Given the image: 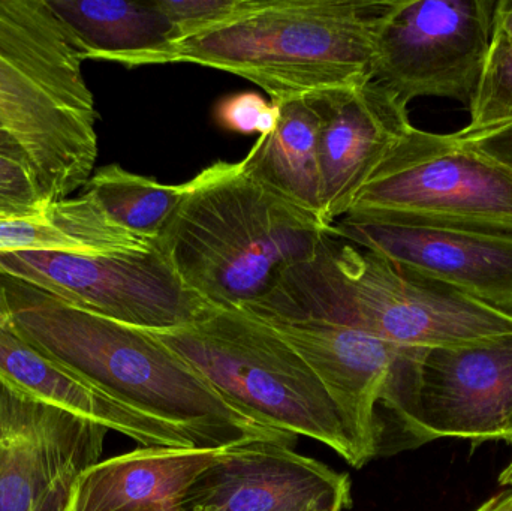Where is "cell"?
Returning <instances> with one entry per match:
<instances>
[{
  "label": "cell",
  "instance_id": "cell-25",
  "mask_svg": "<svg viewBox=\"0 0 512 511\" xmlns=\"http://www.w3.org/2000/svg\"><path fill=\"white\" fill-rule=\"evenodd\" d=\"M47 204L29 165L0 156V218L32 215Z\"/></svg>",
  "mask_w": 512,
  "mask_h": 511
},
{
  "label": "cell",
  "instance_id": "cell-34",
  "mask_svg": "<svg viewBox=\"0 0 512 511\" xmlns=\"http://www.w3.org/2000/svg\"><path fill=\"white\" fill-rule=\"evenodd\" d=\"M490 507H492V506H490ZM489 511H490V510H489Z\"/></svg>",
  "mask_w": 512,
  "mask_h": 511
},
{
  "label": "cell",
  "instance_id": "cell-7",
  "mask_svg": "<svg viewBox=\"0 0 512 511\" xmlns=\"http://www.w3.org/2000/svg\"><path fill=\"white\" fill-rule=\"evenodd\" d=\"M251 317L291 345L318 375L339 410L360 468L387 455V431L388 455L421 446L418 372L427 350L330 321Z\"/></svg>",
  "mask_w": 512,
  "mask_h": 511
},
{
  "label": "cell",
  "instance_id": "cell-16",
  "mask_svg": "<svg viewBox=\"0 0 512 511\" xmlns=\"http://www.w3.org/2000/svg\"><path fill=\"white\" fill-rule=\"evenodd\" d=\"M0 383L48 407L126 435L143 447L207 449L191 432L132 410L77 372L48 359L12 326H0Z\"/></svg>",
  "mask_w": 512,
  "mask_h": 511
},
{
  "label": "cell",
  "instance_id": "cell-26",
  "mask_svg": "<svg viewBox=\"0 0 512 511\" xmlns=\"http://www.w3.org/2000/svg\"><path fill=\"white\" fill-rule=\"evenodd\" d=\"M454 137L512 173V122L474 134L457 131Z\"/></svg>",
  "mask_w": 512,
  "mask_h": 511
},
{
  "label": "cell",
  "instance_id": "cell-1",
  "mask_svg": "<svg viewBox=\"0 0 512 511\" xmlns=\"http://www.w3.org/2000/svg\"><path fill=\"white\" fill-rule=\"evenodd\" d=\"M0 281L12 329L24 342L132 410L191 432L207 449L294 443V435L265 428L231 408L155 332L84 311L8 276Z\"/></svg>",
  "mask_w": 512,
  "mask_h": 511
},
{
  "label": "cell",
  "instance_id": "cell-21",
  "mask_svg": "<svg viewBox=\"0 0 512 511\" xmlns=\"http://www.w3.org/2000/svg\"><path fill=\"white\" fill-rule=\"evenodd\" d=\"M83 191L90 192L120 227L155 242L179 207L185 183L164 185L153 177L110 164L93 171Z\"/></svg>",
  "mask_w": 512,
  "mask_h": 511
},
{
  "label": "cell",
  "instance_id": "cell-10",
  "mask_svg": "<svg viewBox=\"0 0 512 511\" xmlns=\"http://www.w3.org/2000/svg\"><path fill=\"white\" fill-rule=\"evenodd\" d=\"M0 276L150 332L185 329L216 309L186 287L158 242L146 251L129 254L0 255Z\"/></svg>",
  "mask_w": 512,
  "mask_h": 511
},
{
  "label": "cell",
  "instance_id": "cell-11",
  "mask_svg": "<svg viewBox=\"0 0 512 511\" xmlns=\"http://www.w3.org/2000/svg\"><path fill=\"white\" fill-rule=\"evenodd\" d=\"M351 480L282 441L231 447L195 477L176 511H343Z\"/></svg>",
  "mask_w": 512,
  "mask_h": 511
},
{
  "label": "cell",
  "instance_id": "cell-3",
  "mask_svg": "<svg viewBox=\"0 0 512 511\" xmlns=\"http://www.w3.org/2000/svg\"><path fill=\"white\" fill-rule=\"evenodd\" d=\"M242 311L330 321L423 350L478 347L512 335L511 312L331 236L267 299Z\"/></svg>",
  "mask_w": 512,
  "mask_h": 511
},
{
  "label": "cell",
  "instance_id": "cell-5",
  "mask_svg": "<svg viewBox=\"0 0 512 511\" xmlns=\"http://www.w3.org/2000/svg\"><path fill=\"white\" fill-rule=\"evenodd\" d=\"M83 62L47 0H0V125L48 203L84 188L98 158Z\"/></svg>",
  "mask_w": 512,
  "mask_h": 511
},
{
  "label": "cell",
  "instance_id": "cell-19",
  "mask_svg": "<svg viewBox=\"0 0 512 511\" xmlns=\"http://www.w3.org/2000/svg\"><path fill=\"white\" fill-rule=\"evenodd\" d=\"M273 104L279 108L276 128L256 140L242 159L243 165L259 182L328 225L322 200V113L318 98L303 96Z\"/></svg>",
  "mask_w": 512,
  "mask_h": 511
},
{
  "label": "cell",
  "instance_id": "cell-23",
  "mask_svg": "<svg viewBox=\"0 0 512 511\" xmlns=\"http://www.w3.org/2000/svg\"><path fill=\"white\" fill-rule=\"evenodd\" d=\"M177 27L180 39L215 29L248 11L255 0H155ZM179 39V41H180Z\"/></svg>",
  "mask_w": 512,
  "mask_h": 511
},
{
  "label": "cell",
  "instance_id": "cell-27",
  "mask_svg": "<svg viewBox=\"0 0 512 511\" xmlns=\"http://www.w3.org/2000/svg\"><path fill=\"white\" fill-rule=\"evenodd\" d=\"M78 477L71 476L63 479L48 497L36 507L35 511H66L68 509L69 495H71L72 485Z\"/></svg>",
  "mask_w": 512,
  "mask_h": 511
},
{
  "label": "cell",
  "instance_id": "cell-13",
  "mask_svg": "<svg viewBox=\"0 0 512 511\" xmlns=\"http://www.w3.org/2000/svg\"><path fill=\"white\" fill-rule=\"evenodd\" d=\"M107 434L0 383V511H35L63 479L101 461Z\"/></svg>",
  "mask_w": 512,
  "mask_h": 511
},
{
  "label": "cell",
  "instance_id": "cell-29",
  "mask_svg": "<svg viewBox=\"0 0 512 511\" xmlns=\"http://www.w3.org/2000/svg\"><path fill=\"white\" fill-rule=\"evenodd\" d=\"M0 326H11V306H9L2 281H0Z\"/></svg>",
  "mask_w": 512,
  "mask_h": 511
},
{
  "label": "cell",
  "instance_id": "cell-22",
  "mask_svg": "<svg viewBox=\"0 0 512 511\" xmlns=\"http://www.w3.org/2000/svg\"><path fill=\"white\" fill-rule=\"evenodd\" d=\"M471 122L463 134L487 131L512 122V0H499L492 39L474 98Z\"/></svg>",
  "mask_w": 512,
  "mask_h": 511
},
{
  "label": "cell",
  "instance_id": "cell-14",
  "mask_svg": "<svg viewBox=\"0 0 512 511\" xmlns=\"http://www.w3.org/2000/svg\"><path fill=\"white\" fill-rule=\"evenodd\" d=\"M331 237L381 255L512 314V233L399 227L343 218Z\"/></svg>",
  "mask_w": 512,
  "mask_h": 511
},
{
  "label": "cell",
  "instance_id": "cell-9",
  "mask_svg": "<svg viewBox=\"0 0 512 511\" xmlns=\"http://www.w3.org/2000/svg\"><path fill=\"white\" fill-rule=\"evenodd\" d=\"M493 0H388L373 36L372 81L406 105L471 104L492 39Z\"/></svg>",
  "mask_w": 512,
  "mask_h": 511
},
{
  "label": "cell",
  "instance_id": "cell-18",
  "mask_svg": "<svg viewBox=\"0 0 512 511\" xmlns=\"http://www.w3.org/2000/svg\"><path fill=\"white\" fill-rule=\"evenodd\" d=\"M83 60L167 65L180 36L156 2L47 0Z\"/></svg>",
  "mask_w": 512,
  "mask_h": 511
},
{
  "label": "cell",
  "instance_id": "cell-6",
  "mask_svg": "<svg viewBox=\"0 0 512 511\" xmlns=\"http://www.w3.org/2000/svg\"><path fill=\"white\" fill-rule=\"evenodd\" d=\"M188 360L231 408L283 434L319 441L360 468L339 410L309 363L270 327L237 309L155 332Z\"/></svg>",
  "mask_w": 512,
  "mask_h": 511
},
{
  "label": "cell",
  "instance_id": "cell-24",
  "mask_svg": "<svg viewBox=\"0 0 512 511\" xmlns=\"http://www.w3.org/2000/svg\"><path fill=\"white\" fill-rule=\"evenodd\" d=\"M279 108L255 92H242L222 99L216 120L222 128L237 134H270L276 128Z\"/></svg>",
  "mask_w": 512,
  "mask_h": 511
},
{
  "label": "cell",
  "instance_id": "cell-33",
  "mask_svg": "<svg viewBox=\"0 0 512 511\" xmlns=\"http://www.w3.org/2000/svg\"><path fill=\"white\" fill-rule=\"evenodd\" d=\"M490 506H492V500L487 501V503H484L483 506L480 507V509L475 511H489Z\"/></svg>",
  "mask_w": 512,
  "mask_h": 511
},
{
  "label": "cell",
  "instance_id": "cell-4",
  "mask_svg": "<svg viewBox=\"0 0 512 511\" xmlns=\"http://www.w3.org/2000/svg\"><path fill=\"white\" fill-rule=\"evenodd\" d=\"M388 0H255L239 17L180 39L168 63L252 81L271 102L372 80L373 36Z\"/></svg>",
  "mask_w": 512,
  "mask_h": 511
},
{
  "label": "cell",
  "instance_id": "cell-17",
  "mask_svg": "<svg viewBox=\"0 0 512 511\" xmlns=\"http://www.w3.org/2000/svg\"><path fill=\"white\" fill-rule=\"evenodd\" d=\"M228 449L143 447L99 461L75 480L66 511H144L176 504Z\"/></svg>",
  "mask_w": 512,
  "mask_h": 511
},
{
  "label": "cell",
  "instance_id": "cell-20",
  "mask_svg": "<svg viewBox=\"0 0 512 511\" xmlns=\"http://www.w3.org/2000/svg\"><path fill=\"white\" fill-rule=\"evenodd\" d=\"M156 240L120 227L90 192L48 203L39 212L0 218V255L14 252L108 255L146 251Z\"/></svg>",
  "mask_w": 512,
  "mask_h": 511
},
{
  "label": "cell",
  "instance_id": "cell-15",
  "mask_svg": "<svg viewBox=\"0 0 512 511\" xmlns=\"http://www.w3.org/2000/svg\"><path fill=\"white\" fill-rule=\"evenodd\" d=\"M322 113L321 177L324 218H345L385 156L408 132V105L375 81L316 93Z\"/></svg>",
  "mask_w": 512,
  "mask_h": 511
},
{
  "label": "cell",
  "instance_id": "cell-8",
  "mask_svg": "<svg viewBox=\"0 0 512 511\" xmlns=\"http://www.w3.org/2000/svg\"><path fill=\"white\" fill-rule=\"evenodd\" d=\"M345 218L512 233V173L454 134L412 125L373 171Z\"/></svg>",
  "mask_w": 512,
  "mask_h": 511
},
{
  "label": "cell",
  "instance_id": "cell-28",
  "mask_svg": "<svg viewBox=\"0 0 512 511\" xmlns=\"http://www.w3.org/2000/svg\"><path fill=\"white\" fill-rule=\"evenodd\" d=\"M0 156L12 159V161L21 162V164L29 165L26 153L23 152V149L18 146L17 141L5 131L2 125H0ZM30 170H32V168H30Z\"/></svg>",
  "mask_w": 512,
  "mask_h": 511
},
{
  "label": "cell",
  "instance_id": "cell-30",
  "mask_svg": "<svg viewBox=\"0 0 512 511\" xmlns=\"http://www.w3.org/2000/svg\"><path fill=\"white\" fill-rule=\"evenodd\" d=\"M490 511H512V492L492 498Z\"/></svg>",
  "mask_w": 512,
  "mask_h": 511
},
{
  "label": "cell",
  "instance_id": "cell-12",
  "mask_svg": "<svg viewBox=\"0 0 512 511\" xmlns=\"http://www.w3.org/2000/svg\"><path fill=\"white\" fill-rule=\"evenodd\" d=\"M417 411L421 444L456 438L512 446V335L478 347L427 350Z\"/></svg>",
  "mask_w": 512,
  "mask_h": 511
},
{
  "label": "cell",
  "instance_id": "cell-31",
  "mask_svg": "<svg viewBox=\"0 0 512 511\" xmlns=\"http://www.w3.org/2000/svg\"><path fill=\"white\" fill-rule=\"evenodd\" d=\"M499 483L504 486H512V461L504 471H502L501 476H499Z\"/></svg>",
  "mask_w": 512,
  "mask_h": 511
},
{
  "label": "cell",
  "instance_id": "cell-2",
  "mask_svg": "<svg viewBox=\"0 0 512 511\" xmlns=\"http://www.w3.org/2000/svg\"><path fill=\"white\" fill-rule=\"evenodd\" d=\"M331 231L259 182L242 161H219L185 182L156 242L189 290L213 308L243 309L313 260Z\"/></svg>",
  "mask_w": 512,
  "mask_h": 511
},
{
  "label": "cell",
  "instance_id": "cell-32",
  "mask_svg": "<svg viewBox=\"0 0 512 511\" xmlns=\"http://www.w3.org/2000/svg\"><path fill=\"white\" fill-rule=\"evenodd\" d=\"M144 511H176V504H164V506L150 507Z\"/></svg>",
  "mask_w": 512,
  "mask_h": 511
}]
</instances>
